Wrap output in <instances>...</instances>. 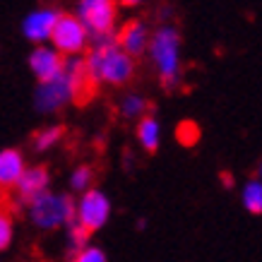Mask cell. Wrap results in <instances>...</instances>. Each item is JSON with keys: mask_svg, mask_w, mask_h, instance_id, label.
<instances>
[{"mask_svg": "<svg viewBox=\"0 0 262 262\" xmlns=\"http://www.w3.org/2000/svg\"><path fill=\"white\" fill-rule=\"evenodd\" d=\"M149 56L157 65L161 84L166 89H173L181 75V36L173 27H161L151 36Z\"/></svg>", "mask_w": 262, "mask_h": 262, "instance_id": "7a4b0ae2", "label": "cell"}, {"mask_svg": "<svg viewBox=\"0 0 262 262\" xmlns=\"http://www.w3.org/2000/svg\"><path fill=\"white\" fill-rule=\"evenodd\" d=\"M92 233L89 229H84L77 219L70 224V246L75 248V250H82V248L87 246V236Z\"/></svg>", "mask_w": 262, "mask_h": 262, "instance_id": "ffe728a7", "label": "cell"}, {"mask_svg": "<svg viewBox=\"0 0 262 262\" xmlns=\"http://www.w3.org/2000/svg\"><path fill=\"white\" fill-rule=\"evenodd\" d=\"M70 101H75V92H72L65 75H58L53 80L41 82L39 89H36V96H34V103H36V108L41 113H53Z\"/></svg>", "mask_w": 262, "mask_h": 262, "instance_id": "52a82bcc", "label": "cell"}, {"mask_svg": "<svg viewBox=\"0 0 262 262\" xmlns=\"http://www.w3.org/2000/svg\"><path fill=\"white\" fill-rule=\"evenodd\" d=\"M24 159L17 149H3L0 151V183L3 185H17V181L22 178Z\"/></svg>", "mask_w": 262, "mask_h": 262, "instance_id": "4fadbf2b", "label": "cell"}, {"mask_svg": "<svg viewBox=\"0 0 262 262\" xmlns=\"http://www.w3.org/2000/svg\"><path fill=\"white\" fill-rule=\"evenodd\" d=\"M29 219L39 229H58L63 224H72L77 219V205L70 198L56 192H41L39 198L29 202Z\"/></svg>", "mask_w": 262, "mask_h": 262, "instance_id": "3957f363", "label": "cell"}, {"mask_svg": "<svg viewBox=\"0 0 262 262\" xmlns=\"http://www.w3.org/2000/svg\"><path fill=\"white\" fill-rule=\"evenodd\" d=\"M176 135H178V142L181 144H195L200 140V127L192 123V120H183L181 125L176 127Z\"/></svg>", "mask_w": 262, "mask_h": 262, "instance_id": "ac0fdd59", "label": "cell"}, {"mask_svg": "<svg viewBox=\"0 0 262 262\" xmlns=\"http://www.w3.org/2000/svg\"><path fill=\"white\" fill-rule=\"evenodd\" d=\"M120 111L125 118H135V116H144L147 111V101H144L140 94H127L120 103Z\"/></svg>", "mask_w": 262, "mask_h": 262, "instance_id": "2e32d148", "label": "cell"}, {"mask_svg": "<svg viewBox=\"0 0 262 262\" xmlns=\"http://www.w3.org/2000/svg\"><path fill=\"white\" fill-rule=\"evenodd\" d=\"M63 137V127H58V125H51V127H46V130H41L39 135H36V140H34V147L39 151H43V149H51L53 144L58 142Z\"/></svg>", "mask_w": 262, "mask_h": 262, "instance_id": "e0dca14e", "label": "cell"}, {"mask_svg": "<svg viewBox=\"0 0 262 262\" xmlns=\"http://www.w3.org/2000/svg\"><path fill=\"white\" fill-rule=\"evenodd\" d=\"M111 216V202L101 190H84L77 202V222L89 231L101 229Z\"/></svg>", "mask_w": 262, "mask_h": 262, "instance_id": "8992f818", "label": "cell"}, {"mask_svg": "<svg viewBox=\"0 0 262 262\" xmlns=\"http://www.w3.org/2000/svg\"><path fill=\"white\" fill-rule=\"evenodd\" d=\"M222 183H224V188H231V185H233V178H231L229 173H222Z\"/></svg>", "mask_w": 262, "mask_h": 262, "instance_id": "cb8c5ba5", "label": "cell"}, {"mask_svg": "<svg viewBox=\"0 0 262 262\" xmlns=\"http://www.w3.org/2000/svg\"><path fill=\"white\" fill-rule=\"evenodd\" d=\"M243 205L248 212L262 214V181H248L243 188Z\"/></svg>", "mask_w": 262, "mask_h": 262, "instance_id": "9a60e30c", "label": "cell"}, {"mask_svg": "<svg viewBox=\"0 0 262 262\" xmlns=\"http://www.w3.org/2000/svg\"><path fill=\"white\" fill-rule=\"evenodd\" d=\"M89 29L84 27L77 15H60L51 36V43L63 53V56H80L89 41Z\"/></svg>", "mask_w": 262, "mask_h": 262, "instance_id": "5b68a950", "label": "cell"}, {"mask_svg": "<svg viewBox=\"0 0 262 262\" xmlns=\"http://www.w3.org/2000/svg\"><path fill=\"white\" fill-rule=\"evenodd\" d=\"M260 178H262V161H260Z\"/></svg>", "mask_w": 262, "mask_h": 262, "instance_id": "d4e9b609", "label": "cell"}, {"mask_svg": "<svg viewBox=\"0 0 262 262\" xmlns=\"http://www.w3.org/2000/svg\"><path fill=\"white\" fill-rule=\"evenodd\" d=\"M89 75L96 84H125L133 77V56L123 51L118 39L113 41L111 36L106 39H96V46L87 58Z\"/></svg>", "mask_w": 262, "mask_h": 262, "instance_id": "6da1fadb", "label": "cell"}, {"mask_svg": "<svg viewBox=\"0 0 262 262\" xmlns=\"http://www.w3.org/2000/svg\"><path fill=\"white\" fill-rule=\"evenodd\" d=\"M116 3L118 0H80L77 17H80L94 39L111 36L116 24Z\"/></svg>", "mask_w": 262, "mask_h": 262, "instance_id": "277c9868", "label": "cell"}, {"mask_svg": "<svg viewBox=\"0 0 262 262\" xmlns=\"http://www.w3.org/2000/svg\"><path fill=\"white\" fill-rule=\"evenodd\" d=\"M46 185H48V173L46 168L41 166H34V168H27L22 173V178L17 181V198L22 202H32L34 198H39L41 192H46Z\"/></svg>", "mask_w": 262, "mask_h": 262, "instance_id": "8fae6325", "label": "cell"}, {"mask_svg": "<svg viewBox=\"0 0 262 262\" xmlns=\"http://www.w3.org/2000/svg\"><path fill=\"white\" fill-rule=\"evenodd\" d=\"M118 43L123 46V51H127L130 56L135 58V56H142L144 51L149 48L151 39L142 22H127L118 32Z\"/></svg>", "mask_w": 262, "mask_h": 262, "instance_id": "7c38bea8", "label": "cell"}, {"mask_svg": "<svg viewBox=\"0 0 262 262\" xmlns=\"http://www.w3.org/2000/svg\"><path fill=\"white\" fill-rule=\"evenodd\" d=\"M159 137H161V130H159V123L154 118H142L140 125H137V140L142 144L147 151H154L159 147Z\"/></svg>", "mask_w": 262, "mask_h": 262, "instance_id": "5bb4252c", "label": "cell"}, {"mask_svg": "<svg viewBox=\"0 0 262 262\" xmlns=\"http://www.w3.org/2000/svg\"><path fill=\"white\" fill-rule=\"evenodd\" d=\"M29 68H32V72L39 77V82L53 80L58 75H63V70H65L63 53H60L56 46L53 48H48V46L34 48L32 56H29Z\"/></svg>", "mask_w": 262, "mask_h": 262, "instance_id": "ba28073f", "label": "cell"}, {"mask_svg": "<svg viewBox=\"0 0 262 262\" xmlns=\"http://www.w3.org/2000/svg\"><path fill=\"white\" fill-rule=\"evenodd\" d=\"M58 12L56 10H34L29 15L24 17L22 22V32L24 36L34 43H43V41H51L53 36V29H56V22H58Z\"/></svg>", "mask_w": 262, "mask_h": 262, "instance_id": "9c48e42d", "label": "cell"}, {"mask_svg": "<svg viewBox=\"0 0 262 262\" xmlns=\"http://www.w3.org/2000/svg\"><path fill=\"white\" fill-rule=\"evenodd\" d=\"M118 3L123 5V8H135V5H140L142 0H118Z\"/></svg>", "mask_w": 262, "mask_h": 262, "instance_id": "603a6c76", "label": "cell"}, {"mask_svg": "<svg viewBox=\"0 0 262 262\" xmlns=\"http://www.w3.org/2000/svg\"><path fill=\"white\" fill-rule=\"evenodd\" d=\"M89 183H92V171H89L87 166H80V168L72 171V176H70V188L72 190H77V192L89 190Z\"/></svg>", "mask_w": 262, "mask_h": 262, "instance_id": "d6986e66", "label": "cell"}, {"mask_svg": "<svg viewBox=\"0 0 262 262\" xmlns=\"http://www.w3.org/2000/svg\"><path fill=\"white\" fill-rule=\"evenodd\" d=\"M12 241V222L8 216H0V248H8Z\"/></svg>", "mask_w": 262, "mask_h": 262, "instance_id": "7402d4cb", "label": "cell"}, {"mask_svg": "<svg viewBox=\"0 0 262 262\" xmlns=\"http://www.w3.org/2000/svg\"><path fill=\"white\" fill-rule=\"evenodd\" d=\"M72 262H108V260H106V255H103L101 248L84 246L82 250H77V255H75Z\"/></svg>", "mask_w": 262, "mask_h": 262, "instance_id": "44dd1931", "label": "cell"}, {"mask_svg": "<svg viewBox=\"0 0 262 262\" xmlns=\"http://www.w3.org/2000/svg\"><path fill=\"white\" fill-rule=\"evenodd\" d=\"M63 75L68 77L70 82L72 92H75V99H84L87 101L89 94H92V89H94L96 82L92 80V75H89V68H87V60H82L77 56H70L65 58V70Z\"/></svg>", "mask_w": 262, "mask_h": 262, "instance_id": "30bf717a", "label": "cell"}]
</instances>
